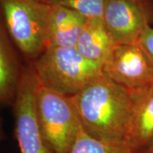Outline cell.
I'll return each instance as SVG.
<instances>
[{
  "instance_id": "obj_8",
  "label": "cell",
  "mask_w": 153,
  "mask_h": 153,
  "mask_svg": "<svg viewBox=\"0 0 153 153\" xmlns=\"http://www.w3.org/2000/svg\"><path fill=\"white\" fill-rule=\"evenodd\" d=\"M133 97L124 142L135 152L147 148L153 136V86Z\"/></svg>"
},
{
  "instance_id": "obj_16",
  "label": "cell",
  "mask_w": 153,
  "mask_h": 153,
  "mask_svg": "<svg viewBox=\"0 0 153 153\" xmlns=\"http://www.w3.org/2000/svg\"><path fill=\"white\" fill-rule=\"evenodd\" d=\"M139 153H150V152H146V151H142V152H139Z\"/></svg>"
},
{
  "instance_id": "obj_17",
  "label": "cell",
  "mask_w": 153,
  "mask_h": 153,
  "mask_svg": "<svg viewBox=\"0 0 153 153\" xmlns=\"http://www.w3.org/2000/svg\"><path fill=\"white\" fill-rule=\"evenodd\" d=\"M39 1H45V2H47L48 0H39Z\"/></svg>"
},
{
  "instance_id": "obj_13",
  "label": "cell",
  "mask_w": 153,
  "mask_h": 153,
  "mask_svg": "<svg viewBox=\"0 0 153 153\" xmlns=\"http://www.w3.org/2000/svg\"><path fill=\"white\" fill-rule=\"evenodd\" d=\"M51 6H62L74 10L87 19L103 18L106 0H48Z\"/></svg>"
},
{
  "instance_id": "obj_11",
  "label": "cell",
  "mask_w": 153,
  "mask_h": 153,
  "mask_svg": "<svg viewBox=\"0 0 153 153\" xmlns=\"http://www.w3.org/2000/svg\"><path fill=\"white\" fill-rule=\"evenodd\" d=\"M22 70L9 40L5 25L0 31V100L4 105L14 104Z\"/></svg>"
},
{
  "instance_id": "obj_2",
  "label": "cell",
  "mask_w": 153,
  "mask_h": 153,
  "mask_svg": "<svg viewBox=\"0 0 153 153\" xmlns=\"http://www.w3.org/2000/svg\"><path fill=\"white\" fill-rule=\"evenodd\" d=\"M32 67L42 85L68 97L103 73V65L87 60L75 47L47 48Z\"/></svg>"
},
{
  "instance_id": "obj_5",
  "label": "cell",
  "mask_w": 153,
  "mask_h": 153,
  "mask_svg": "<svg viewBox=\"0 0 153 153\" xmlns=\"http://www.w3.org/2000/svg\"><path fill=\"white\" fill-rule=\"evenodd\" d=\"M39 85L33 67L22 69L16 99L13 104L15 136L20 153H53L42 133L36 110Z\"/></svg>"
},
{
  "instance_id": "obj_10",
  "label": "cell",
  "mask_w": 153,
  "mask_h": 153,
  "mask_svg": "<svg viewBox=\"0 0 153 153\" xmlns=\"http://www.w3.org/2000/svg\"><path fill=\"white\" fill-rule=\"evenodd\" d=\"M116 44L103 18L88 19L75 48L87 60L104 65Z\"/></svg>"
},
{
  "instance_id": "obj_4",
  "label": "cell",
  "mask_w": 153,
  "mask_h": 153,
  "mask_svg": "<svg viewBox=\"0 0 153 153\" xmlns=\"http://www.w3.org/2000/svg\"><path fill=\"white\" fill-rule=\"evenodd\" d=\"M36 110L41 132L51 150L53 153H69L82 128L70 97L39 82Z\"/></svg>"
},
{
  "instance_id": "obj_15",
  "label": "cell",
  "mask_w": 153,
  "mask_h": 153,
  "mask_svg": "<svg viewBox=\"0 0 153 153\" xmlns=\"http://www.w3.org/2000/svg\"><path fill=\"white\" fill-rule=\"evenodd\" d=\"M143 151H146V152H150V153H153V136L152 137V139L150 140V143H149V144L148 146H147V148H145Z\"/></svg>"
},
{
  "instance_id": "obj_9",
  "label": "cell",
  "mask_w": 153,
  "mask_h": 153,
  "mask_svg": "<svg viewBox=\"0 0 153 153\" xmlns=\"http://www.w3.org/2000/svg\"><path fill=\"white\" fill-rule=\"evenodd\" d=\"M87 21V17L71 9L52 6L46 48L75 47Z\"/></svg>"
},
{
  "instance_id": "obj_3",
  "label": "cell",
  "mask_w": 153,
  "mask_h": 153,
  "mask_svg": "<svg viewBox=\"0 0 153 153\" xmlns=\"http://www.w3.org/2000/svg\"><path fill=\"white\" fill-rule=\"evenodd\" d=\"M5 27L18 48L35 58L47 46L52 6L39 0H1Z\"/></svg>"
},
{
  "instance_id": "obj_12",
  "label": "cell",
  "mask_w": 153,
  "mask_h": 153,
  "mask_svg": "<svg viewBox=\"0 0 153 153\" xmlns=\"http://www.w3.org/2000/svg\"><path fill=\"white\" fill-rule=\"evenodd\" d=\"M69 153H137L125 142L111 143L101 140L89 135L81 128Z\"/></svg>"
},
{
  "instance_id": "obj_6",
  "label": "cell",
  "mask_w": 153,
  "mask_h": 153,
  "mask_svg": "<svg viewBox=\"0 0 153 153\" xmlns=\"http://www.w3.org/2000/svg\"><path fill=\"white\" fill-rule=\"evenodd\" d=\"M103 72L131 94L153 86V64L138 43L116 45Z\"/></svg>"
},
{
  "instance_id": "obj_1",
  "label": "cell",
  "mask_w": 153,
  "mask_h": 153,
  "mask_svg": "<svg viewBox=\"0 0 153 153\" xmlns=\"http://www.w3.org/2000/svg\"><path fill=\"white\" fill-rule=\"evenodd\" d=\"M70 99L89 135L106 142H124L133 105L128 91L103 72Z\"/></svg>"
},
{
  "instance_id": "obj_7",
  "label": "cell",
  "mask_w": 153,
  "mask_h": 153,
  "mask_svg": "<svg viewBox=\"0 0 153 153\" xmlns=\"http://www.w3.org/2000/svg\"><path fill=\"white\" fill-rule=\"evenodd\" d=\"M103 19L116 45L136 43L153 24V0H106Z\"/></svg>"
},
{
  "instance_id": "obj_14",
  "label": "cell",
  "mask_w": 153,
  "mask_h": 153,
  "mask_svg": "<svg viewBox=\"0 0 153 153\" xmlns=\"http://www.w3.org/2000/svg\"><path fill=\"white\" fill-rule=\"evenodd\" d=\"M137 43L145 50L153 64V27H147L140 37Z\"/></svg>"
}]
</instances>
